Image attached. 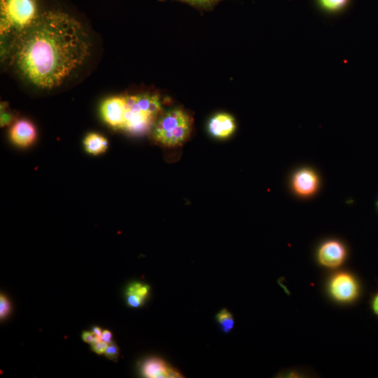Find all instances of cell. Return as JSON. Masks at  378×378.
<instances>
[{"label": "cell", "instance_id": "cell-3", "mask_svg": "<svg viewBox=\"0 0 378 378\" xmlns=\"http://www.w3.org/2000/svg\"><path fill=\"white\" fill-rule=\"evenodd\" d=\"M35 0H1V35L15 36L38 17Z\"/></svg>", "mask_w": 378, "mask_h": 378}, {"label": "cell", "instance_id": "cell-9", "mask_svg": "<svg viewBox=\"0 0 378 378\" xmlns=\"http://www.w3.org/2000/svg\"><path fill=\"white\" fill-rule=\"evenodd\" d=\"M141 372L149 378H181L183 375L164 360L150 358L143 362Z\"/></svg>", "mask_w": 378, "mask_h": 378}, {"label": "cell", "instance_id": "cell-7", "mask_svg": "<svg viewBox=\"0 0 378 378\" xmlns=\"http://www.w3.org/2000/svg\"><path fill=\"white\" fill-rule=\"evenodd\" d=\"M37 138L35 125L30 120L18 119L10 131V138L12 143L21 148H27L33 145Z\"/></svg>", "mask_w": 378, "mask_h": 378}, {"label": "cell", "instance_id": "cell-4", "mask_svg": "<svg viewBox=\"0 0 378 378\" xmlns=\"http://www.w3.org/2000/svg\"><path fill=\"white\" fill-rule=\"evenodd\" d=\"M127 103L125 96H115L104 100L100 107V114L109 128L123 131Z\"/></svg>", "mask_w": 378, "mask_h": 378}, {"label": "cell", "instance_id": "cell-21", "mask_svg": "<svg viewBox=\"0 0 378 378\" xmlns=\"http://www.w3.org/2000/svg\"><path fill=\"white\" fill-rule=\"evenodd\" d=\"M112 334L109 330H103L101 340L107 343H111L112 342Z\"/></svg>", "mask_w": 378, "mask_h": 378}, {"label": "cell", "instance_id": "cell-16", "mask_svg": "<svg viewBox=\"0 0 378 378\" xmlns=\"http://www.w3.org/2000/svg\"><path fill=\"white\" fill-rule=\"evenodd\" d=\"M348 0H320L323 8L330 11H336L343 8Z\"/></svg>", "mask_w": 378, "mask_h": 378}, {"label": "cell", "instance_id": "cell-5", "mask_svg": "<svg viewBox=\"0 0 378 378\" xmlns=\"http://www.w3.org/2000/svg\"><path fill=\"white\" fill-rule=\"evenodd\" d=\"M291 186L294 192L299 197H309L318 190L320 178L316 172L309 168L297 170L293 175Z\"/></svg>", "mask_w": 378, "mask_h": 378}, {"label": "cell", "instance_id": "cell-19", "mask_svg": "<svg viewBox=\"0 0 378 378\" xmlns=\"http://www.w3.org/2000/svg\"><path fill=\"white\" fill-rule=\"evenodd\" d=\"M183 1L195 6L208 7L216 3L219 0H183Z\"/></svg>", "mask_w": 378, "mask_h": 378}, {"label": "cell", "instance_id": "cell-13", "mask_svg": "<svg viewBox=\"0 0 378 378\" xmlns=\"http://www.w3.org/2000/svg\"><path fill=\"white\" fill-rule=\"evenodd\" d=\"M216 319L223 332L228 334L233 330L235 325L234 318L227 309H223L218 312Z\"/></svg>", "mask_w": 378, "mask_h": 378}, {"label": "cell", "instance_id": "cell-6", "mask_svg": "<svg viewBox=\"0 0 378 378\" xmlns=\"http://www.w3.org/2000/svg\"><path fill=\"white\" fill-rule=\"evenodd\" d=\"M332 296L340 302H350L358 296L359 287L356 280L347 273L336 275L330 283Z\"/></svg>", "mask_w": 378, "mask_h": 378}, {"label": "cell", "instance_id": "cell-18", "mask_svg": "<svg viewBox=\"0 0 378 378\" xmlns=\"http://www.w3.org/2000/svg\"><path fill=\"white\" fill-rule=\"evenodd\" d=\"M108 345H109V343H106L105 341H100L98 343H96L95 344H92L91 345V350L95 353H96V354H98L99 355H102V354H105V352Z\"/></svg>", "mask_w": 378, "mask_h": 378}, {"label": "cell", "instance_id": "cell-23", "mask_svg": "<svg viewBox=\"0 0 378 378\" xmlns=\"http://www.w3.org/2000/svg\"><path fill=\"white\" fill-rule=\"evenodd\" d=\"M372 308L375 314L378 315V294H377V296H375L373 300Z\"/></svg>", "mask_w": 378, "mask_h": 378}, {"label": "cell", "instance_id": "cell-1", "mask_svg": "<svg viewBox=\"0 0 378 378\" xmlns=\"http://www.w3.org/2000/svg\"><path fill=\"white\" fill-rule=\"evenodd\" d=\"M92 42L86 27L74 17L46 11L15 36L7 53L9 65L29 87L51 92L82 75L93 55Z\"/></svg>", "mask_w": 378, "mask_h": 378}, {"label": "cell", "instance_id": "cell-2", "mask_svg": "<svg viewBox=\"0 0 378 378\" xmlns=\"http://www.w3.org/2000/svg\"><path fill=\"white\" fill-rule=\"evenodd\" d=\"M192 124V118L183 109H170L156 120L152 129L153 138L167 147L180 146L190 136Z\"/></svg>", "mask_w": 378, "mask_h": 378}, {"label": "cell", "instance_id": "cell-14", "mask_svg": "<svg viewBox=\"0 0 378 378\" xmlns=\"http://www.w3.org/2000/svg\"><path fill=\"white\" fill-rule=\"evenodd\" d=\"M18 119L15 112L9 109V105L6 102L1 104V127L5 128L7 126H12Z\"/></svg>", "mask_w": 378, "mask_h": 378}, {"label": "cell", "instance_id": "cell-12", "mask_svg": "<svg viewBox=\"0 0 378 378\" xmlns=\"http://www.w3.org/2000/svg\"><path fill=\"white\" fill-rule=\"evenodd\" d=\"M83 143L86 152L93 156L105 153L109 146L107 138L96 133L89 134L85 137Z\"/></svg>", "mask_w": 378, "mask_h": 378}, {"label": "cell", "instance_id": "cell-11", "mask_svg": "<svg viewBox=\"0 0 378 378\" xmlns=\"http://www.w3.org/2000/svg\"><path fill=\"white\" fill-rule=\"evenodd\" d=\"M150 293V287L141 282L131 284L125 291L126 302L129 307L139 308L143 306Z\"/></svg>", "mask_w": 378, "mask_h": 378}, {"label": "cell", "instance_id": "cell-24", "mask_svg": "<svg viewBox=\"0 0 378 378\" xmlns=\"http://www.w3.org/2000/svg\"><path fill=\"white\" fill-rule=\"evenodd\" d=\"M377 207H378V201H377Z\"/></svg>", "mask_w": 378, "mask_h": 378}, {"label": "cell", "instance_id": "cell-20", "mask_svg": "<svg viewBox=\"0 0 378 378\" xmlns=\"http://www.w3.org/2000/svg\"><path fill=\"white\" fill-rule=\"evenodd\" d=\"M96 336L93 332H84L82 336V340L87 343H93Z\"/></svg>", "mask_w": 378, "mask_h": 378}, {"label": "cell", "instance_id": "cell-22", "mask_svg": "<svg viewBox=\"0 0 378 378\" xmlns=\"http://www.w3.org/2000/svg\"><path fill=\"white\" fill-rule=\"evenodd\" d=\"M92 332H93L95 336L101 339L103 332L101 328H100L99 327H94L92 330Z\"/></svg>", "mask_w": 378, "mask_h": 378}, {"label": "cell", "instance_id": "cell-10", "mask_svg": "<svg viewBox=\"0 0 378 378\" xmlns=\"http://www.w3.org/2000/svg\"><path fill=\"white\" fill-rule=\"evenodd\" d=\"M236 124L234 118L228 114H219L213 117L208 125L210 134L217 138H228L235 132Z\"/></svg>", "mask_w": 378, "mask_h": 378}, {"label": "cell", "instance_id": "cell-8", "mask_svg": "<svg viewBox=\"0 0 378 378\" xmlns=\"http://www.w3.org/2000/svg\"><path fill=\"white\" fill-rule=\"evenodd\" d=\"M346 255V249L341 242L330 240L321 246L318 252V260L323 266L334 269L343 264Z\"/></svg>", "mask_w": 378, "mask_h": 378}, {"label": "cell", "instance_id": "cell-17", "mask_svg": "<svg viewBox=\"0 0 378 378\" xmlns=\"http://www.w3.org/2000/svg\"><path fill=\"white\" fill-rule=\"evenodd\" d=\"M105 355L107 359L114 361H117L120 355L118 346L115 343L111 342L109 344L105 352Z\"/></svg>", "mask_w": 378, "mask_h": 378}, {"label": "cell", "instance_id": "cell-15", "mask_svg": "<svg viewBox=\"0 0 378 378\" xmlns=\"http://www.w3.org/2000/svg\"><path fill=\"white\" fill-rule=\"evenodd\" d=\"M12 311V305L7 296L3 294L0 295V319L3 321L7 318Z\"/></svg>", "mask_w": 378, "mask_h": 378}]
</instances>
